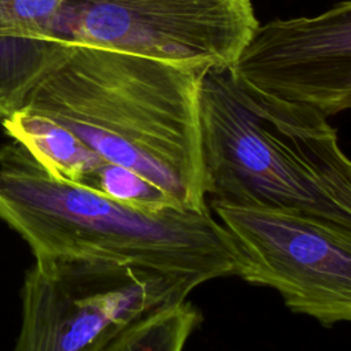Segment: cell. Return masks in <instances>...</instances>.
I'll list each match as a JSON object with an SVG mask.
<instances>
[{
    "label": "cell",
    "instance_id": "obj_1",
    "mask_svg": "<svg viewBox=\"0 0 351 351\" xmlns=\"http://www.w3.org/2000/svg\"><path fill=\"white\" fill-rule=\"evenodd\" d=\"M204 73L133 53L71 45L26 107L129 169L176 208L208 210L197 93Z\"/></svg>",
    "mask_w": 351,
    "mask_h": 351
},
{
    "label": "cell",
    "instance_id": "obj_2",
    "mask_svg": "<svg viewBox=\"0 0 351 351\" xmlns=\"http://www.w3.org/2000/svg\"><path fill=\"white\" fill-rule=\"evenodd\" d=\"M0 221L34 259H97L158 273L193 289L240 276L241 254L210 210H147L48 173L22 145L0 147Z\"/></svg>",
    "mask_w": 351,
    "mask_h": 351
},
{
    "label": "cell",
    "instance_id": "obj_3",
    "mask_svg": "<svg viewBox=\"0 0 351 351\" xmlns=\"http://www.w3.org/2000/svg\"><path fill=\"white\" fill-rule=\"evenodd\" d=\"M197 110L210 206L280 210L351 229V158L326 117L230 70L202 75Z\"/></svg>",
    "mask_w": 351,
    "mask_h": 351
},
{
    "label": "cell",
    "instance_id": "obj_4",
    "mask_svg": "<svg viewBox=\"0 0 351 351\" xmlns=\"http://www.w3.org/2000/svg\"><path fill=\"white\" fill-rule=\"evenodd\" d=\"M193 288L114 262L34 259L21 289L14 351H103L143 315L186 299Z\"/></svg>",
    "mask_w": 351,
    "mask_h": 351
},
{
    "label": "cell",
    "instance_id": "obj_5",
    "mask_svg": "<svg viewBox=\"0 0 351 351\" xmlns=\"http://www.w3.org/2000/svg\"><path fill=\"white\" fill-rule=\"evenodd\" d=\"M259 22L252 0H64L45 40L230 70Z\"/></svg>",
    "mask_w": 351,
    "mask_h": 351
},
{
    "label": "cell",
    "instance_id": "obj_6",
    "mask_svg": "<svg viewBox=\"0 0 351 351\" xmlns=\"http://www.w3.org/2000/svg\"><path fill=\"white\" fill-rule=\"evenodd\" d=\"M243 258L240 278L322 325L351 324V229L269 208L211 206Z\"/></svg>",
    "mask_w": 351,
    "mask_h": 351
},
{
    "label": "cell",
    "instance_id": "obj_7",
    "mask_svg": "<svg viewBox=\"0 0 351 351\" xmlns=\"http://www.w3.org/2000/svg\"><path fill=\"white\" fill-rule=\"evenodd\" d=\"M230 71L326 118L351 112V0L317 15L259 23Z\"/></svg>",
    "mask_w": 351,
    "mask_h": 351
},
{
    "label": "cell",
    "instance_id": "obj_8",
    "mask_svg": "<svg viewBox=\"0 0 351 351\" xmlns=\"http://www.w3.org/2000/svg\"><path fill=\"white\" fill-rule=\"evenodd\" d=\"M1 126L52 176L85 184L106 162L70 129L27 107L1 119Z\"/></svg>",
    "mask_w": 351,
    "mask_h": 351
},
{
    "label": "cell",
    "instance_id": "obj_9",
    "mask_svg": "<svg viewBox=\"0 0 351 351\" xmlns=\"http://www.w3.org/2000/svg\"><path fill=\"white\" fill-rule=\"evenodd\" d=\"M70 51V44L52 40L0 36V119L25 108L33 90Z\"/></svg>",
    "mask_w": 351,
    "mask_h": 351
},
{
    "label": "cell",
    "instance_id": "obj_10",
    "mask_svg": "<svg viewBox=\"0 0 351 351\" xmlns=\"http://www.w3.org/2000/svg\"><path fill=\"white\" fill-rule=\"evenodd\" d=\"M200 321V311L185 299L136 319L103 351H184Z\"/></svg>",
    "mask_w": 351,
    "mask_h": 351
},
{
    "label": "cell",
    "instance_id": "obj_11",
    "mask_svg": "<svg viewBox=\"0 0 351 351\" xmlns=\"http://www.w3.org/2000/svg\"><path fill=\"white\" fill-rule=\"evenodd\" d=\"M82 185L141 208H176L169 197L144 177L110 162H103Z\"/></svg>",
    "mask_w": 351,
    "mask_h": 351
},
{
    "label": "cell",
    "instance_id": "obj_12",
    "mask_svg": "<svg viewBox=\"0 0 351 351\" xmlns=\"http://www.w3.org/2000/svg\"><path fill=\"white\" fill-rule=\"evenodd\" d=\"M64 0H0V36L44 38Z\"/></svg>",
    "mask_w": 351,
    "mask_h": 351
}]
</instances>
